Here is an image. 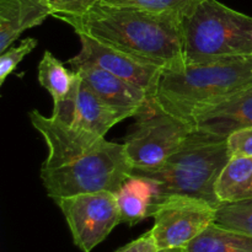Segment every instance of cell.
Returning <instances> with one entry per match:
<instances>
[{"label":"cell","instance_id":"cell-1","mask_svg":"<svg viewBox=\"0 0 252 252\" xmlns=\"http://www.w3.org/2000/svg\"><path fill=\"white\" fill-rule=\"evenodd\" d=\"M75 33H84L142 63L179 70L186 65L182 19L100 2L83 16L62 17Z\"/></svg>","mask_w":252,"mask_h":252},{"label":"cell","instance_id":"cell-2","mask_svg":"<svg viewBox=\"0 0 252 252\" xmlns=\"http://www.w3.org/2000/svg\"><path fill=\"white\" fill-rule=\"evenodd\" d=\"M252 86V56L230 57L165 70L155 101L193 126L198 113Z\"/></svg>","mask_w":252,"mask_h":252},{"label":"cell","instance_id":"cell-3","mask_svg":"<svg viewBox=\"0 0 252 252\" xmlns=\"http://www.w3.org/2000/svg\"><path fill=\"white\" fill-rule=\"evenodd\" d=\"M230 158L228 138L193 129L160 169L132 174L150 177L157 182V206L167 197L189 196L219 208L221 203L217 198L216 185Z\"/></svg>","mask_w":252,"mask_h":252},{"label":"cell","instance_id":"cell-4","mask_svg":"<svg viewBox=\"0 0 252 252\" xmlns=\"http://www.w3.org/2000/svg\"><path fill=\"white\" fill-rule=\"evenodd\" d=\"M186 64L252 56V16L218 0H203L182 21Z\"/></svg>","mask_w":252,"mask_h":252},{"label":"cell","instance_id":"cell-5","mask_svg":"<svg viewBox=\"0 0 252 252\" xmlns=\"http://www.w3.org/2000/svg\"><path fill=\"white\" fill-rule=\"evenodd\" d=\"M125 144L103 140L66 164L41 169V180L52 199L93 192H116L132 175Z\"/></svg>","mask_w":252,"mask_h":252},{"label":"cell","instance_id":"cell-6","mask_svg":"<svg viewBox=\"0 0 252 252\" xmlns=\"http://www.w3.org/2000/svg\"><path fill=\"white\" fill-rule=\"evenodd\" d=\"M135 118L123 143L133 171L160 169L194 129L191 123L162 110L155 100H150Z\"/></svg>","mask_w":252,"mask_h":252},{"label":"cell","instance_id":"cell-7","mask_svg":"<svg viewBox=\"0 0 252 252\" xmlns=\"http://www.w3.org/2000/svg\"><path fill=\"white\" fill-rule=\"evenodd\" d=\"M70 229L73 241L83 252H91L121 224L113 192L81 193L54 199Z\"/></svg>","mask_w":252,"mask_h":252},{"label":"cell","instance_id":"cell-8","mask_svg":"<svg viewBox=\"0 0 252 252\" xmlns=\"http://www.w3.org/2000/svg\"><path fill=\"white\" fill-rule=\"evenodd\" d=\"M217 207L189 196L165 198L153 212L152 235L158 250H180L211 224L216 223Z\"/></svg>","mask_w":252,"mask_h":252},{"label":"cell","instance_id":"cell-9","mask_svg":"<svg viewBox=\"0 0 252 252\" xmlns=\"http://www.w3.org/2000/svg\"><path fill=\"white\" fill-rule=\"evenodd\" d=\"M80 41V52L66 63L71 68L84 64L97 65L113 75L138 86L155 100L164 70L159 66L142 63L133 57L105 46L84 33H76Z\"/></svg>","mask_w":252,"mask_h":252},{"label":"cell","instance_id":"cell-10","mask_svg":"<svg viewBox=\"0 0 252 252\" xmlns=\"http://www.w3.org/2000/svg\"><path fill=\"white\" fill-rule=\"evenodd\" d=\"M53 105L52 117L101 137H105L118 122L129 117L127 113L103 101L79 74L69 95Z\"/></svg>","mask_w":252,"mask_h":252},{"label":"cell","instance_id":"cell-11","mask_svg":"<svg viewBox=\"0 0 252 252\" xmlns=\"http://www.w3.org/2000/svg\"><path fill=\"white\" fill-rule=\"evenodd\" d=\"M103 101L129 117H135L152 98L138 86L113 75L93 64H84L73 69Z\"/></svg>","mask_w":252,"mask_h":252},{"label":"cell","instance_id":"cell-12","mask_svg":"<svg viewBox=\"0 0 252 252\" xmlns=\"http://www.w3.org/2000/svg\"><path fill=\"white\" fill-rule=\"evenodd\" d=\"M251 127L252 86L207 108L193 121L194 129L223 138Z\"/></svg>","mask_w":252,"mask_h":252},{"label":"cell","instance_id":"cell-13","mask_svg":"<svg viewBox=\"0 0 252 252\" xmlns=\"http://www.w3.org/2000/svg\"><path fill=\"white\" fill-rule=\"evenodd\" d=\"M49 16L53 11L44 0H0V53Z\"/></svg>","mask_w":252,"mask_h":252},{"label":"cell","instance_id":"cell-14","mask_svg":"<svg viewBox=\"0 0 252 252\" xmlns=\"http://www.w3.org/2000/svg\"><path fill=\"white\" fill-rule=\"evenodd\" d=\"M121 223L133 226L153 216L158 203V185L153 179L132 174L116 192Z\"/></svg>","mask_w":252,"mask_h":252},{"label":"cell","instance_id":"cell-15","mask_svg":"<svg viewBox=\"0 0 252 252\" xmlns=\"http://www.w3.org/2000/svg\"><path fill=\"white\" fill-rule=\"evenodd\" d=\"M221 204L252 199V157H231L216 185Z\"/></svg>","mask_w":252,"mask_h":252},{"label":"cell","instance_id":"cell-16","mask_svg":"<svg viewBox=\"0 0 252 252\" xmlns=\"http://www.w3.org/2000/svg\"><path fill=\"white\" fill-rule=\"evenodd\" d=\"M180 252H252V235L213 223Z\"/></svg>","mask_w":252,"mask_h":252},{"label":"cell","instance_id":"cell-17","mask_svg":"<svg viewBox=\"0 0 252 252\" xmlns=\"http://www.w3.org/2000/svg\"><path fill=\"white\" fill-rule=\"evenodd\" d=\"M76 78V71L69 70L52 52L44 51L38 64V83L48 91L53 103L61 102L69 95Z\"/></svg>","mask_w":252,"mask_h":252},{"label":"cell","instance_id":"cell-18","mask_svg":"<svg viewBox=\"0 0 252 252\" xmlns=\"http://www.w3.org/2000/svg\"><path fill=\"white\" fill-rule=\"evenodd\" d=\"M203 0H102L111 6L132 7L154 14H169L181 17L182 21L194 11Z\"/></svg>","mask_w":252,"mask_h":252},{"label":"cell","instance_id":"cell-19","mask_svg":"<svg viewBox=\"0 0 252 252\" xmlns=\"http://www.w3.org/2000/svg\"><path fill=\"white\" fill-rule=\"evenodd\" d=\"M216 223L224 228L252 235V199L221 204L217 209Z\"/></svg>","mask_w":252,"mask_h":252},{"label":"cell","instance_id":"cell-20","mask_svg":"<svg viewBox=\"0 0 252 252\" xmlns=\"http://www.w3.org/2000/svg\"><path fill=\"white\" fill-rule=\"evenodd\" d=\"M37 44L38 42L36 38L27 37L22 39L17 46H11L2 52L0 56V86H2L7 76L17 68L25 57L29 56L36 48Z\"/></svg>","mask_w":252,"mask_h":252},{"label":"cell","instance_id":"cell-21","mask_svg":"<svg viewBox=\"0 0 252 252\" xmlns=\"http://www.w3.org/2000/svg\"><path fill=\"white\" fill-rule=\"evenodd\" d=\"M53 11V17H78L90 11L102 0H44Z\"/></svg>","mask_w":252,"mask_h":252},{"label":"cell","instance_id":"cell-22","mask_svg":"<svg viewBox=\"0 0 252 252\" xmlns=\"http://www.w3.org/2000/svg\"><path fill=\"white\" fill-rule=\"evenodd\" d=\"M228 147L231 157H252V127L228 137Z\"/></svg>","mask_w":252,"mask_h":252},{"label":"cell","instance_id":"cell-23","mask_svg":"<svg viewBox=\"0 0 252 252\" xmlns=\"http://www.w3.org/2000/svg\"><path fill=\"white\" fill-rule=\"evenodd\" d=\"M158 251L155 241L153 239L152 231H147L135 240L130 241L127 245L122 246L116 252H155Z\"/></svg>","mask_w":252,"mask_h":252},{"label":"cell","instance_id":"cell-24","mask_svg":"<svg viewBox=\"0 0 252 252\" xmlns=\"http://www.w3.org/2000/svg\"><path fill=\"white\" fill-rule=\"evenodd\" d=\"M155 252H180V250H158Z\"/></svg>","mask_w":252,"mask_h":252}]
</instances>
